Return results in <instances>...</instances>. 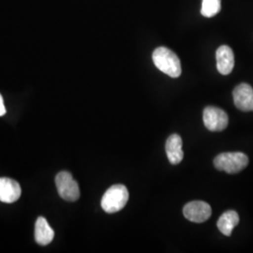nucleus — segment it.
Wrapping results in <instances>:
<instances>
[{"label":"nucleus","mask_w":253,"mask_h":253,"mask_svg":"<svg viewBox=\"0 0 253 253\" xmlns=\"http://www.w3.org/2000/svg\"><path fill=\"white\" fill-rule=\"evenodd\" d=\"M155 66L163 73L172 78L179 77L182 73L180 59L172 50L166 47H159L153 52Z\"/></svg>","instance_id":"f257e3e1"},{"label":"nucleus","mask_w":253,"mask_h":253,"mask_svg":"<svg viewBox=\"0 0 253 253\" xmlns=\"http://www.w3.org/2000/svg\"><path fill=\"white\" fill-rule=\"evenodd\" d=\"M6 114V108H5V105H4V100L3 98L0 94V117L4 116Z\"/></svg>","instance_id":"4468645a"},{"label":"nucleus","mask_w":253,"mask_h":253,"mask_svg":"<svg viewBox=\"0 0 253 253\" xmlns=\"http://www.w3.org/2000/svg\"><path fill=\"white\" fill-rule=\"evenodd\" d=\"M220 0H203L201 13L205 17L211 18L220 11Z\"/></svg>","instance_id":"ddd939ff"},{"label":"nucleus","mask_w":253,"mask_h":253,"mask_svg":"<svg viewBox=\"0 0 253 253\" xmlns=\"http://www.w3.org/2000/svg\"><path fill=\"white\" fill-rule=\"evenodd\" d=\"M217 69L222 75H228L232 73L235 67V54L233 50L227 45H221L216 52Z\"/></svg>","instance_id":"1a4fd4ad"},{"label":"nucleus","mask_w":253,"mask_h":253,"mask_svg":"<svg viewBox=\"0 0 253 253\" xmlns=\"http://www.w3.org/2000/svg\"><path fill=\"white\" fill-rule=\"evenodd\" d=\"M182 145H183V142L180 136L178 134H172L166 141V145H165L166 154L169 162L173 165L180 163L184 158Z\"/></svg>","instance_id":"9d476101"},{"label":"nucleus","mask_w":253,"mask_h":253,"mask_svg":"<svg viewBox=\"0 0 253 253\" xmlns=\"http://www.w3.org/2000/svg\"><path fill=\"white\" fill-rule=\"evenodd\" d=\"M236 108L243 112H253V88L248 84H240L233 91Z\"/></svg>","instance_id":"0eeeda50"},{"label":"nucleus","mask_w":253,"mask_h":253,"mask_svg":"<svg viewBox=\"0 0 253 253\" xmlns=\"http://www.w3.org/2000/svg\"><path fill=\"white\" fill-rule=\"evenodd\" d=\"M183 214L187 219L192 222L202 223L211 217L212 209L208 203L203 201H193L183 208Z\"/></svg>","instance_id":"423d86ee"},{"label":"nucleus","mask_w":253,"mask_h":253,"mask_svg":"<svg viewBox=\"0 0 253 253\" xmlns=\"http://www.w3.org/2000/svg\"><path fill=\"white\" fill-rule=\"evenodd\" d=\"M249 164V158L242 152H225L219 154L214 160V166L218 171L228 173L241 172Z\"/></svg>","instance_id":"7ed1b4c3"},{"label":"nucleus","mask_w":253,"mask_h":253,"mask_svg":"<svg viewBox=\"0 0 253 253\" xmlns=\"http://www.w3.org/2000/svg\"><path fill=\"white\" fill-rule=\"evenodd\" d=\"M239 223V216L234 210H229L224 212L217 220V225L218 230L226 236L232 235L233 230Z\"/></svg>","instance_id":"f8f14e48"},{"label":"nucleus","mask_w":253,"mask_h":253,"mask_svg":"<svg viewBox=\"0 0 253 253\" xmlns=\"http://www.w3.org/2000/svg\"><path fill=\"white\" fill-rule=\"evenodd\" d=\"M203 120L205 126L210 131H221L226 128L229 123L226 112L214 106H208L204 110Z\"/></svg>","instance_id":"39448f33"},{"label":"nucleus","mask_w":253,"mask_h":253,"mask_svg":"<svg viewBox=\"0 0 253 253\" xmlns=\"http://www.w3.org/2000/svg\"><path fill=\"white\" fill-rule=\"evenodd\" d=\"M22 193L17 181L8 177H0V202L11 204L20 198Z\"/></svg>","instance_id":"6e6552de"},{"label":"nucleus","mask_w":253,"mask_h":253,"mask_svg":"<svg viewBox=\"0 0 253 253\" xmlns=\"http://www.w3.org/2000/svg\"><path fill=\"white\" fill-rule=\"evenodd\" d=\"M57 192L67 202H75L80 197L79 185L69 172H60L55 176Z\"/></svg>","instance_id":"20e7f679"},{"label":"nucleus","mask_w":253,"mask_h":253,"mask_svg":"<svg viewBox=\"0 0 253 253\" xmlns=\"http://www.w3.org/2000/svg\"><path fill=\"white\" fill-rule=\"evenodd\" d=\"M128 196V190L124 185H114L102 196L101 208L109 214L117 213L125 208Z\"/></svg>","instance_id":"f03ea898"},{"label":"nucleus","mask_w":253,"mask_h":253,"mask_svg":"<svg viewBox=\"0 0 253 253\" xmlns=\"http://www.w3.org/2000/svg\"><path fill=\"white\" fill-rule=\"evenodd\" d=\"M54 236V230L49 225L45 217H39L35 225V240L37 243L42 246L49 245L53 241Z\"/></svg>","instance_id":"9b49d317"}]
</instances>
